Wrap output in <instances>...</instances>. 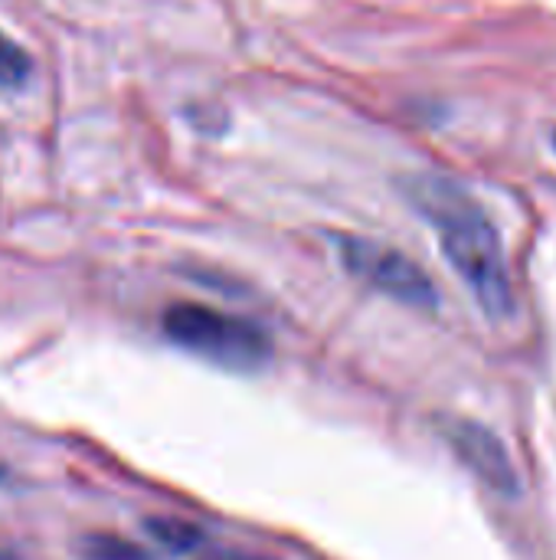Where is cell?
<instances>
[{"instance_id":"cell-1","label":"cell","mask_w":556,"mask_h":560,"mask_svg":"<svg viewBox=\"0 0 556 560\" xmlns=\"http://www.w3.org/2000/svg\"><path fill=\"white\" fill-rule=\"evenodd\" d=\"M406 200L433 223L442 253L469 285L475 302L488 318H508L514 308V292L505 266V249L488 213L442 174H410L403 177Z\"/></svg>"},{"instance_id":"cell-2","label":"cell","mask_w":556,"mask_h":560,"mask_svg":"<svg viewBox=\"0 0 556 560\" xmlns=\"http://www.w3.org/2000/svg\"><path fill=\"white\" fill-rule=\"evenodd\" d=\"M161 325L174 345L229 371H256L272 354V341L259 325L210 305L177 302L164 312Z\"/></svg>"},{"instance_id":"cell-3","label":"cell","mask_w":556,"mask_h":560,"mask_svg":"<svg viewBox=\"0 0 556 560\" xmlns=\"http://www.w3.org/2000/svg\"><path fill=\"white\" fill-rule=\"evenodd\" d=\"M338 253L344 269L374 285L377 292L413 305V308H436L439 305V292L433 285V279L400 249L364 240V236H338Z\"/></svg>"},{"instance_id":"cell-4","label":"cell","mask_w":556,"mask_h":560,"mask_svg":"<svg viewBox=\"0 0 556 560\" xmlns=\"http://www.w3.org/2000/svg\"><path fill=\"white\" fill-rule=\"evenodd\" d=\"M439 436L446 440V446L459 456V463L492 492L514 499L518 495V469L511 463V453L505 450V443L478 420L469 417H439L436 420Z\"/></svg>"},{"instance_id":"cell-5","label":"cell","mask_w":556,"mask_h":560,"mask_svg":"<svg viewBox=\"0 0 556 560\" xmlns=\"http://www.w3.org/2000/svg\"><path fill=\"white\" fill-rule=\"evenodd\" d=\"M144 532L170 555H190L203 545V532L184 518H167V515H154L144 518Z\"/></svg>"},{"instance_id":"cell-6","label":"cell","mask_w":556,"mask_h":560,"mask_svg":"<svg viewBox=\"0 0 556 560\" xmlns=\"http://www.w3.org/2000/svg\"><path fill=\"white\" fill-rule=\"evenodd\" d=\"M75 551L82 560H151V555L141 545L118 538V535H105V532L82 535Z\"/></svg>"},{"instance_id":"cell-7","label":"cell","mask_w":556,"mask_h":560,"mask_svg":"<svg viewBox=\"0 0 556 560\" xmlns=\"http://www.w3.org/2000/svg\"><path fill=\"white\" fill-rule=\"evenodd\" d=\"M29 72H33V59L0 33V85L16 89L29 79Z\"/></svg>"},{"instance_id":"cell-8","label":"cell","mask_w":556,"mask_h":560,"mask_svg":"<svg viewBox=\"0 0 556 560\" xmlns=\"http://www.w3.org/2000/svg\"><path fill=\"white\" fill-rule=\"evenodd\" d=\"M203 560H272V558H259V555H242V551H216L210 558Z\"/></svg>"},{"instance_id":"cell-9","label":"cell","mask_w":556,"mask_h":560,"mask_svg":"<svg viewBox=\"0 0 556 560\" xmlns=\"http://www.w3.org/2000/svg\"><path fill=\"white\" fill-rule=\"evenodd\" d=\"M0 560H23V558H16L13 551H0Z\"/></svg>"}]
</instances>
